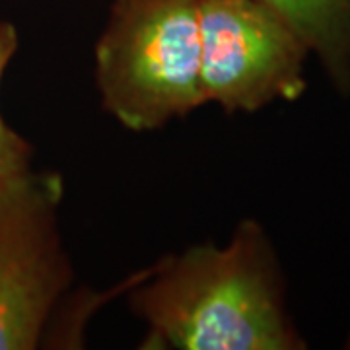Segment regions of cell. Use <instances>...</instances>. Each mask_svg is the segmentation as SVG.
Segmentation results:
<instances>
[{
	"label": "cell",
	"mask_w": 350,
	"mask_h": 350,
	"mask_svg": "<svg viewBox=\"0 0 350 350\" xmlns=\"http://www.w3.org/2000/svg\"><path fill=\"white\" fill-rule=\"evenodd\" d=\"M310 49L261 0H200V86L226 113H255L306 92Z\"/></svg>",
	"instance_id": "277c9868"
},
{
	"label": "cell",
	"mask_w": 350,
	"mask_h": 350,
	"mask_svg": "<svg viewBox=\"0 0 350 350\" xmlns=\"http://www.w3.org/2000/svg\"><path fill=\"white\" fill-rule=\"evenodd\" d=\"M347 349H350V335H349V338H347Z\"/></svg>",
	"instance_id": "52a82bcc"
},
{
	"label": "cell",
	"mask_w": 350,
	"mask_h": 350,
	"mask_svg": "<svg viewBox=\"0 0 350 350\" xmlns=\"http://www.w3.org/2000/svg\"><path fill=\"white\" fill-rule=\"evenodd\" d=\"M126 301L148 327L144 349H306L275 247L251 218L222 247L206 241L163 257L133 282Z\"/></svg>",
	"instance_id": "6da1fadb"
},
{
	"label": "cell",
	"mask_w": 350,
	"mask_h": 350,
	"mask_svg": "<svg viewBox=\"0 0 350 350\" xmlns=\"http://www.w3.org/2000/svg\"><path fill=\"white\" fill-rule=\"evenodd\" d=\"M63 179L33 165L0 179V350H33L72 284L59 230Z\"/></svg>",
	"instance_id": "3957f363"
},
{
	"label": "cell",
	"mask_w": 350,
	"mask_h": 350,
	"mask_svg": "<svg viewBox=\"0 0 350 350\" xmlns=\"http://www.w3.org/2000/svg\"><path fill=\"white\" fill-rule=\"evenodd\" d=\"M20 47V36L12 22L0 20V84L8 64ZM33 162V146L18 131L6 123L0 113V179L29 170Z\"/></svg>",
	"instance_id": "8992f818"
},
{
	"label": "cell",
	"mask_w": 350,
	"mask_h": 350,
	"mask_svg": "<svg viewBox=\"0 0 350 350\" xmlns=\"http://www.w3.org/2000/svg\"><path fill=\"white\" fill-rule=\"evenodd\" d=\"M101 107L146 133L204 105L200 0H113L94 49Z\"/></svg>",
	"instance_id": "7a4b0ae2"
},
{
	"label": "cell",
	"mask_w": 350,
	"mask_h": 350,
	"mask_svg": "<svg viewBox=\"0 0 350 350\" xmlns=\"http://www.w3.org/2000/svg\"><path fill=\"white\" fill-rule=\"evenodd\" d=\"M306 43L340 94H350V0H261Z\"/></svg>",
	"instance_id": "5b68a950"
}]
</instances>
